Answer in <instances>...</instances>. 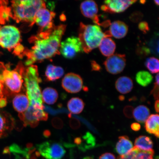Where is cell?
Instances as JSON below:
<instances>
[{
	"label": "cell",
	"instance_id": "45",
	"mask_svg": "<svg viewBox=\"0 0 159 159\" xmlns=\"http://www.w3.org/2000/svg\"><path fill=\"white\" fill-rule=\"evenodd\" d=\"M50 135V133L48 130L45 131L44 133V135L45 136L48 137Z\"/></svg>",
	"mask_w": 159,
	"mask_h": 159
},
{
	"label": "cell",
	"instance_id": "23",
	"mask_svg": "<svg viewBox=\"0 0 159 159\" xmlns=\"http://www.w3.org/2000/svg\"><path fill=\"white\" fill-rule=\"evenodd\" d=\"M134 147L139 150L149 151L153 150V143L152 139L148 136H140L135 139Z\"/></svg>",
	"mask_w": 159,
	"mask_h": 159
},
{
	"label": "cell",
	"instance_id": "42",
	"mask_svg": "<svg viewBox=\"0 0 159 159\" xmlns=\"http://www.w3.org/2000/svg\"><path fill=\"white\" fill-rule=\"evenodd\" d=\"M4 87L0 81V98L4 97Z\"/></svg>",
	"mask_w": 159,
	"mask_h": 159
},
{
	"label": "cell",
	"instance_id": "22",
	"mask_svg": "<svg viewBox=\"0 0 159 159\" xmlns=\"http://www.w3.org/2000/svg\"><path fill=\"white\" fill-rule=\"evenodd\" d=\"M64 73L62 67L49 65L47 67L45 74L47 80L54 81L62 77Z\"/></svg>",
	"mask_w": 159,
	"mask_h": 159
},
{
	"label": "cell",
	"instance_id": "18",
	"mask_svg": "<svg viewBox=\"0 0 159 159\" xmlns=\"http://www.w3.org/2000/svg\"><path fill=\"white\" fill-rule=\"evenodd\" d=\"M145 128L148 134L159 138V115H150L145 122Z\"/></svg>",
	"mask_w": 159,
	"mask_h": 159
},
{
	"label": "cell",
	"instance_id": "43",
	"mask_svg": "<svg viewBox=\"0 0 159 159\" xmlns=\"http://www.w3.org/2000/svg\"><path fill=\"white\" fill-rule=\"evenodd\" d=\"M3 154H11V152H10L9 148V147H7V148H6L4 149L3 151Z\"/></svg>",
	"mask_w": 159,
	"mask_h": 159
},
{
	"label": "cell",
	"instance_id": "40",
	"mask_svg": "<svg viewBox=\"0 0 159 159\" xmlns=\"http://www.w3.org/2000/svg\"><path fill=\"white\" fill-rule=\"evenodd\" d=\"M92 66L93 70L95 71H99L100 70L101 67L100 66L94 61L92 62Z\"/></svg>",
	"mask_w": 159,
	"mask_h": 159
},
{
	"label": "cell",
	"instance_id": "14",
	"mask_svg": "<svg viewBox=\"0 0 159 159\" xmlns=\"http://www.w3.org/2000/svg\"><path fill=\"white\" fill-rule=\"evenodd\" d=\"M80 11L85 17L92 20L94 23L99 25V17L98 13V5L95 2L87 0L83 2L80 5Z\"/></svg>",
	"mask_w": 159,
	"mask_h": 159
},
{
	"label": "cell",
	"instance_id": "26",
	"mask_svg": "<svg viewBox=\"0 0 159 159\" xmlns=\"http://www.w3.org/2000/svg\"><path fill=\"white\" fill-rule=\"evenodd\" d=\"M42 97L44 102L49 105H52L57 102L58 98V94L55 89L48 87L43 91Z\"/></svg>",
	"mask_w": 159,
	"mask_h": 159
},
{
	"label": "cell",
	"instance_id": "12",
	"mask_svg": "<svg viewBox=\"0 0 159 159\" xmlns=\"http://www.w3.org/2000/svg\"><path fill=\"white\" fill-rule=\"evenodd\" d=\"M61 85L63 89L67 92L76 93L80 92L83 87V81L78 75L69 73L63 78Z\"/></svg>",
	"mask_w": 159,
	"mask_h": 159
},
{
	"label": "cell",
	"instance_id": "17",
	"mask_svg": "<svg viewBox=\"0 0 159 159\" xmlns=\"http://www.w3.org/2000/svg\"><path fill=\"white\" fill-rule=\"evenodd\" d=\"M13 105L15 110L20 113L25 112L30 105V101L27 95L23 93L16 95L13 99Z\"/></svg>",
	"mask_w": 159,
	"mask_h": 159
},
{
	"label": "cell",
	"instance_id": "28",
	"mask_svg": "<svg viewBox=\"0 0 159 159\" xmlns=\"http://www.w3.org/2000/svg\"><path fill=\"white\" fill-rule=\"evenodd\" d=\"M148 46L150 52L159 57V32L154 34L149 41Z\"/></svg>",
	"mask_w": 159,
	"mask_h": 159
},
{
	"label": "cell",
	"instance_id": "47",
	"mask_svg": "<svg viewBox=\"0 0 159 159\" xmlns=\"http://www.w3.org/2000/svg\"><path fill=\"white\" fill-rule=\"evenodd\" d=\"M154 2L157 5L159 6V1H154Z\"/></svg>",
	"mask_w": 159,
	"mask_h": 159
},
{
	"label": "cell",
	"instance_id": "2",
	"mask_svg": "<svg viewBox=\"0 0 159 159\" xmlns=\"http://www.w3.org/2000/svg\"><path fill=\"white\" fill-rule=\"evenodd\" d=\"M46 7L44 1L24 0L11 1L9 6L10 18L17 22L29 24L31 27L34 24L35 15L40 9Z\"/></svg>",
	"mask_w": 159,
	"mask_h": 159
},
{
	"label": "cell",
	"instance_id": "36",
	"mask_svg": "<svg viewBox=\"0 0 159 159\" xmlns=\"http://www.w3.org/2000/svg\"><path fill=\"white\" fill-rule=\"evenodd\" d=\"M70 125L72 129H77L80 126V123L77 119H71L70 122Z\"/></svg>",
	"mask_w": 159,
	"mask_h": 159
},
{
	"label": "cell",
	"instance_id": "16",
	"mask_svg": "<svg viewBox=\"0 0 159 159\" xmlns=\"http://www.w3.org/2000/svg\"><path fill=\"white\" fill-rule=\"evenodd\" d=\"M108 31L110 37L121 39L126 36L128 33V27L124 22L116 21L111 23L109 30Z\"/></svg>",
	"mask_w": 159,
	"mask_h": 159
},
{
	"label": "cell",
	"instance_id": "9",
	"mask_svg": "<svg viewBox=\"0 0 159 159\" xmlns=\"http://www.w3.org/2000/svg\"><path fill=\"white\" fill-rule=\"evenodd\" d=\"M82 52V44L78 37H70L61 43L59 52L65 58L72 59Z\"/></svg>",
	"mask_w": 159,
	"mask_h": 159
},
{
	"label": "cell",
	"instance_id": "21",
	"mask_svg": "<svg viewBox=\"0 0 159 159\" xmlns=\"http://www.w3.org/2000/svg\"><path fill=\"white\" fill-rule=\"evenodd\" d=\"M134 87L132 79L127 76L119 77L115 83V87L119 92L122 94L130 93Z\"/></svg>",
	"mask_w": 159,
	"mask_h": 159
},
{
	"label": "cell",
	"instance_id": "5",
	"mask_svg": "<svg viewBox=\"0 0 159 159\" xmlns=\"http://www.w3.org/2000/svg\"><path fill=\"white\" fill-rule=\"evenodd\" d=\"M21 42L20 32L17 27L11 25L0 27V46L22 58L25 48Z\"/></svg>",
	"mask_w": 159,
	"mask_h": 159
},
{
	"label": "cell",
	"instance_id": "15",
	"mask_svg": "<svg viewBox=\"0 0 159 159\" xmlns=\"http://www.w3.org/2000/svg\"><path fill=\"white\" fill-rule=\"evenodd\" d=\"M15 124V119L9 113L0 109V139L7 136Z\"/></svg>",
	"mask_w": 159,
	"mask_h": 159
},
{
	"label": "cell",
	"instance_id": "33",
	"mask_svg": "<svg viewBox=\"0 0 159 159\" xmlns=\"http://www.w3.org/2000/svg\"><path fill=\"white\" fill-rule=\"evenodd\" d=\"M138 27L139 29L144 34L147 33L150 30L148 24L146 21H142L139 23Z\"/></svg>",
	"mask_w": 159,
	"mask_h": 159
},
{
	"label": "cell",
	"instance_id": "27",
	"mask_svg": "<svg viewBox=\"0 0 159 159\" xmlns=\"http://www.w3.org/2000/svg\"><path fill=\"white\" fill-rule=\"evenodd\" d=\"M137 82L143 87H146L150 84L153 80V77L147 71H139L136 75Z\"/></svg>",
	"mask_w": 159,
	"mask_h": 159
},
{
	"label": "cell",
	"instance_id": "7",
	"mask_svg": "<svg viewBox=\"0 0 159 159\" xmlns=\"http://www.w3.org/2000/svg\"><path fill=\"white\" fill-rule=\"evenodd\" d=\"M19 116L23 123L24 126H30L35 128L38 125L39 121H46L48 114L43 109L29 106L25 112L20 113Z\"/></svg>",
	"mask_w": 159,
	"mask_h": 159
},
{
	"label": "cell",
	"instance_id": "34",
	"mask_svg": "<svg viewBox=\"0 0 159 159\" xmlns=\"http://www.w3.org/2000/svg\"><path fill=\"white\" fill-rule=\"evenodd\" d=\"M150 94L153 96L155 100H157L159 99V86L156 83L154 84V86L151 91Z\"/></svg>",
	"mask_w": 159,
	"mask_h": 159
},
{
	"label": "cell",
	"instance_id": "35",
	"mask_svg": "<svg viewBox=\"0 0 159 159\" xmlns=\"http://www.w3.org/2000/svg\"><path fill=\"white\" fill-rule=\"evenodd\" d=\"M52 124L53 127L57 129H60L62 128L63 123L62 120L60 118H55L52 121Z\"/></svg>",
	"mask_w": 159,
	"mask_h": 159
},
{
	"label": "cell",
	"instance_id": "30",
	"mask_svg": "<svg viewBox=\"0 0 159 159\" xmlns=\"http://www.w3.org/2000/svg\"><path fill=\"white\" fill-rule=\"evenodd\" d=\"M145 64L147 68L152 74L159 72V60L156 57H148L146 59Z\"/></svg>",
	"mask_w": 159,
	"mask_h": 159
},
{
	"label": "cell",
	"instance_id": "31",
	"mask_svg": "<svg viewBox=\"0 0 159 159\" xmlns=\"http://www.w3.org/2000/svg\"><path fill=\"white\" fill-rule=\"evenodd\" d=\"M143 15L140 12L136 11L131 15L130 19L131 20L134 22H138L142 20Z\"/></svg>",
	"mask_w": 159,
	"mask_h": 159
},
{
	"label": "cell",
	"instance_id": "46",
	"mask_svg": "<svg viewBox=\"0 0 159 159\" xmlns=\"http://www.w3.org/2000/svg\"><path fill=\"white\" fill-rule=\"evenodd\" d=\"M83 159H94L92 157H85Z\"/></svg>",
	"mask_w": 159,
	"mask_h": 159
},
{
	"label": "cell",
	"instance_id": "19",
	"mask_svg": "<svg viewBox=\"0 0 159 159\" xmlns=\"http://www.w3.org/2000/svg\"><path fill=\"white\" fill-rule=\"evenodd\" d=\"M118 139L115 147L116 152L120 156L128 154L134 148L132 142L126 136L119 137Z\"/></svg>",
	"mask_w": 159,
	"mask_h": 159
},
{
	"label": "cell",
	"instance_id": "39",
	"mask_svg": "<svg viewBox=\"0 0 159 159\" xmlns=\"http://www.w3.org/2000/svg\"><path fill=\"white\" fill-rule=\"evenodd\" d=\"M131 128L134 131H138L141 129V126L138 123H134L131 125Z\"/></svg>",
	"mask_w": 159,
	"mask_h": 159
},
{
	"label": "cell",
	"instance_id": "25",
	"mask_svg": "<svg viewBox=\"0 0 159 159\" xmlns=\"http://www.w3.org/2000/svg\"><path fill=\"white\" fill-rule=\"evenodd\" d=\"M84 107V102L78 97L71 99L67 103V108L69 111L73 114H80L82 112Z\"/></svg>",
	"mask_w": 159,
	"mask_h": 159
},
{
	"label": "cell",
	"instance_id": "20",
	"mask_svg": "<svg viewBox=\"0 0 159 159\" xmlns=\"http://www.w3.org/2000/svg\"><path fill=\"white\" fill-rule=\"evenodd\" d=\"M101 52L105 57H110L114 54L116 45L114 40L110 37L105 36L99 45Z\"/></svg>",
	"mask_w": 159,
	"mask_h": 159
},
{
	"label": "cell",
	"instance_id": "49",
	"mask_svg": "<svg viewBox=\"0 0 159 159\" xmlns=\"http://www.w3.org/2000/svg\"></svg>",
	"mask_w": 159,
	"mask_h": 159
},
{
	"label": "cell",
	"instance_id": "10",
	"mask_svg": "<svg viewBox=\"0 0 159 159\" xmlns=\"http://www.w3.org/2000/svg\"><path fill=\"white\" fill-rule=\"evenodd\" d=\"M56 14L47 9L46 7L42 8L35 15V23L39 26L38 32H41L52 29L55 26L53 19Z\"/></svg>",
	"mask_w": 159,
	"mask_h": 159
},
{
	"label": "cell",
	"instance_id": "48",
	"mask_svg": "<svg viewBox=\"0 0 159 159\" xmlns=\"http://www.w3.org/2000/svg\"><path fill=\"white\" fill-rule=\"evenodd\" d=\"M124 97L123 96H120V97H119V98H120V100H124Z\"/></svg>",
	"mask_w": 159,
	"mask_h": 159
},
{
	"label": "cell",
	"instance_id": "6",
	"mask_svg": "<svg viewBox=\"0 0 159 159\" xmlns=\"http://www.w3.org/2000/svg\"><path fill=\"white\" fill-rule=\"evenodd\" d=\"M105 36V33L99 25H86L80 23L78 38L85 52L89 53L99 47L101 41Z\"/></svg>",
	"mask_w": 159,
	"mask_h": 159
},
{
	"label": "cell",
	"instance_id": "44",
	"mask_svg": "<svg viewBox=\"0 0 159 159\" xmlns=\"http://www.w3.org/2000/svg\"><path fill=\"white\" fill-rule=\"evenodd\" d=\"M155 83L159 86V73L156 75Z\"/></svg>",
	"mask_w": 159,
	"mask_h": 159
},
{
	"label": "cell",
	"instance_id": "4",
	"mask_svg": "<svg viewBox=\"0 0 159 159\" xmlns=\"http://www.w3.org/2000/svg\"><path fill=\"white\" fill-rule=\"evenodd\" d=\"M24 85L30 101L29 106L43 107V101L39 83L41 79L39 76L37 66L32 65L25 68L23 75Z\"/></svg>",
	"mask_w": 159,
	"mask_h": 159
},
{
	"label": "cell",
	"instance_id": "38",
	"mask_svg": "<svg viewBox=\"0 0 159 159\" xmlns=\"http://www.w3.org/2000/svg\"><path fill=\"white\" fill-rule=\"evenodd\" d=\"M7 100L6 97H2L0 98V108H3L7 106Z\"/></svg>",
	"mask_w": 159,
	"mask_h": 159
},
{
	"label": "cell",
	"instance_id": "11",
	"mask_svg": "<svg viewBox=\"0 0 159 159\" xmlns=\"http://www.w3.org/2000/svg\"><path fill=\"white\" fill-rule=\"evenodd\" d=\"M126 65V56L117 53L108 57L104 62L107 71L113 75L118 74L122 72Z\"/></svg>",
	"mask_w": 159,
	"mask_h": 159
},
{
	"label": "cell",
	"instance_id": "13",
	"mask_svg": "<svg viewBox=\"0 0 159 159\" xmlns=\"http://www.w3.org/2000/svg\"><path fill=\"white\" fill-rule=\"evenodd\" d=\"M137 1L122 0H108L104 2L101 7L103 11L111 14L120 13L124 11Z\"/></svg>",
	"mask_w": 159,
	"mask_h": 159
},
{
	"label": "cell",
	"instance_id": "8",
	"mask_svg": "<svg viewBox=\"0 0 159 159\" xmlns=\"http://www.w3.org/2000/svg\"><path fill=\"white\" fill-rule=\"evenodd\" d=\"M39 154L45 159H61L66 153L65 149L58 143L46 142L37 146Z\"/></svg>",
	"mask_w": 159,
	"mask_h": 159
},
{
	"label": "cell",
	"instance_id": "41",
	"mask_svg": "<svg viewBox=\"0 0 159 159\" xmlns=\"http://www.w3.org/2000/svg\"><path fill=\"white\" fill-rule=\"evenodd\" d=\"M155 110L157 112L159 113V100H157L155 101L154 104Z\"/></svg>",
	"mask_w": 159,
	"mask_h": 159
},
{
	"label": "cell",
	"instance_id": "37",
	"mask_svg": "<svg viewBox=\"0 0 159 159\" xmlns=\"http://www.w3.org/2000/svg\"><path fill=\"white\" fill-rule=\"evenodd\" d=\"M99 159H116L114 154L111 153H105L99 157Z\"/></svg>",
	"mask_w": 159,
	"mask_h": 159
},
{
	"label": "cell",
	"instance_id": "29",
	"mask_svg": "<svg viewBox=\"0 0 159 159\" xmlns=\"http://www.w3.org/2000/svg\"><path fill=\"white\" fill-rule=\"evenodd\" d=\"M132 159H153L154 151H144L139 150L135 147Z\"/></svg>",
	"mask_w": 159,
	"mask_h": 159
},
{
	"label": "cell",
	"instance_id": "1",
	"mask_svg": "<svg viewBox=\"0 0 159 159\" xmlns=\"http://www.w3.org/2000/svg\"><path fill=\"white\" fill-rule=\"evenodd\" d=\"M66 29V25H60L30 38V43L33 46L30 49H25L24 56L26 57L25 65L29 66L59 54L61 40Z\"/></svg>",
	"mask_w": 159,
	"mask_h": 159
},
{
	"label": "cell",
	"instance_id": "3",
	"mask_svg": "<svg viewBox=\"0 0 159 159\" xmlns=\"http://www.w3.org/2000/svg\"><path fill=\"white\" fill-rule=\"evenodd\" d=\"M9 65L0 62V81L4 87V95L18 94L24 85L23 74L25 69L20 62L15 68L11 70Z\"/></svg>",
	"mask_w": 159,
	"mask_h": 159
},
{
	"label": "cell",
	"instance_id": "32",
	"mask_svg": "<svg viewBox=\"0 0 159 159\" xmlns=\"http://www.w3.org/2000/svg\"><path fill=\"white\" fill-rule=\"evenodd\" d=\"M134 109L133 107L131 106H126L124 109V113L125 116L128 118H132L133 116Z\"/></svg>",
	"mask_w": 159,
	"mask_h": 159
},
{
	"label": "cell",
	"instance_id": "24",
	"mask_svg": "<svg viewBox=\"0 0 159 159\" xmlns=\"http://www.w3.org/2000/svg\"><path fill=\"white\" fill-rule=\"evenodd\" d=\"M150 115L149 109L144 105H140L137 107L134 111L133 116L138 122L144 123L146 121Z\"/></svg>",
	"mask_w": 159,
	"mask_h": 159
}]
</instances>
